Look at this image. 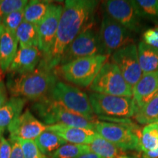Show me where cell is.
Returning <instances> with one entry per match:
<instances>
[{"label": "cell", "instance_id": "cell-1", "mask_svg": "<svg viewBox=\"0 0 158 158\" xmlns=\"http://www.w3.org/2000/svg\"><path fill=\"white\" fill-rule=\"evenodd\" d=\"M99 3L95 0L64 2L54 42L37 68L53 71L59 66L66 48L94 18Z\"/></svg>", "mask_w": 158, "mask_h": 158}, {"label": "cell", "instance_id": "cell-2", "mask_svg": "<svg viewBox=\"0 0 158 158\" xmlns=\"http://www.w3.org/2000/svg\"><path fill=\"white\" fill-rule=\"evenodd\" d=\"M59 80L54 70L47 71L37 68L29 73H8L5 84L12 97L34 102L47 98Z\"/></svg>", "mask_w": 158, "mask_h": 158}, {"label": "cell", "instance_id": "cell-3", "mask_svg": "<svg viewBox=\"0 0 158 158\" xmlns=\"http://www.w3.org/2000/svg\"><path fill=\"white\" fill-rule=\"evenodd\" d=\"M108 59L109 56L107 55L84 57L59 65L54 72L58 78H62L64 82L86 88L90 86Z\"/></svg>", "mask_w": 158, "mask_h": 158}, {"label": "cell", "instance_id": "cell-4", "mask_svg": "<svg viewBox=\"0 0 158 158\" xmlns=\"http://www.w3.org/2000/svg\"><path fill=\"white\" fill-rule=\"evenodd\" d=\"M31 110L45 125L64 124L94 130L96 121H90L47 97L31 105Z\"/></svg>", "mask_w": 158, "mask_h": 158}, {"label": "cell", "instance_id": "cell-5", "mask_svg": "<svg viewBox=\"0 0 158 158\" xmlns=\"http://www.w3.org/2000/svg\"><path fill=\"white\" fill-rule=\"evenodd\" d=\"M48 97L86 119L97 121L88 94L74 85L59 80Z\"/></svg>", "mask_w": 158, "mask_h": 158}, {"label": "cell", "instance_id": "cell-6", "mask_svg": "<svg viewBox=\"0 0 158 158\" xmlns=\"http://www.w3.org/2000/svg\"><path fill=\"white\" fill-rule=\"evenodd\" d=\"M98 30L94 18L66 48L59 66L84 57L105 55L99 40Z\"/></svg>", "mask_w": 158, "mask_h": 158}, {"label": "cell", "instance_id": "cell-7", "mask_svg": "<svg viewBox=\"0 0 158 158\" xmlns=\"http://www.w3.org/2000/svg\"><path fill=\"white\" fill-rule=\"evenodd\" d=\"M88 96L94 114L100 118L134 117L137 112L133 98L94 92Z\"/></svg>", "mask_w": 158, "mask_h": 158}, {"label": "cell", "instance_id": "cell-8", "mask_svg": "<svg viewBox=\"0 0 158 158\" xmlns=\"http://www.w3.org/2000/svg\"><path fill=\"white\" fill-rule=\"evenodd\" d=\"M89 89L94 93L133 98V87L126 81L119 69L109 60L100 69Z\"/></svg>", "mask_w": 158, "mask_h": 158}, {"label": "cell", "instance_id": "cell-9", "mask_svg": "<svg viewBox=\"0 0 158 158\" xmlns=\"http://www.w3.org/2000/svg\"><path fill=\"white\" fill-rule=\"evenodd\" d=\"M94 130L122 151H140L141 131L138 132L134 126L96 121Z\"/></svg>", "mask_w": 158, "mask_h": 158}, {"label": "cell", "instance_id": "cell-10", "mask_svg": "<svg viewBox=\"0 0 158 158\" xmlns=\"http://www.w3.org/2000/svg\"><path fill=\"white\" fill-rule=\"evenodd\" d=\"M98 35L103 54L109 56L118 49L135 43L133 33L104 12L99 27Z\"/></svg>", "mask_w": 158, "mask_h": 158}, {"label": "cell", "instance_id": "cell-11", "mask_svg": "<svg viewBox=\"0 0 158 158\" xmlns=\"http://www.w3.org/2000/svg\"><path fill=\"white\" fill-rule=\"evenodd\" d=\"M102 8L104 13L133 34L140 33L143 29V19L138 14L131 1H104L102 3Z\"/></svg>", "mask_w": 158, "mask_h": 158}, {"label": "cell", "instance_id": "cell-12", "mask_svg": "<svg viewBox=\"0 0 158 158\" xmlns=\"http://www.w3.org/2000/svg\"><path fill=\"white\" fill-rule=\"evenodd\" d=\"M110 62L119 69L122 76L132 87L143 76L138 59L137 45L130 43L118 49L109 56Z\"/></svg>", "mask_w": 158, "mask_h": 158}, {"label": "cell", "instance_id": "cell-13", "mask_svg": "<svg viewBox=\"0 0 158 158\" xmlns=\"http://www.w3.org/2000/svg\"><path fill=\"white\" fill-rule=\"evenodd\" d=\"M63 7L62 4L51 2L45 17L37 25L38 48L42 57L48 52L54 42Z\"/></svg>", "mask_w": 158, "mask_h": 158}, {"label": "cell", "instance_id": "cell-14", "mask_svg": "<svg viewBox=\"0 0 158 158\" xmlns=\"http://www.w3.org/2000/svg\"><path fill=\"white\" fill-rule=\"evenodd\" d=\"M7 130L10 134V137L35 141L47 130V125L39 120L30 110L27 109L12 122Z\"/></svg>", "mask_w": 158, "mask_h": 158}, {"label": "cell", "instance_id": "cell-15", "mask_svg": "<svg viewBox=\"0 0 158 158\" xmlns=\"http://www.w3.org/2000/svg\"><path fill=\"white\" fill-rule=\"evenodd\" d=\"M157 96H158V70L143 74L133 86V98L137 111Z\"/></svg>", "mask_w": 158, "mask_h": 158}, {"label": "cell", "instance_id": "cell-16", "mask_svg": "<svg viewBox=\"0 0 158 158\" xmlns=\"http://www.w3.org/2000/svg\"><path fill=\"white\" fill-rule=\"evenodd\" d=\"M42 59V53L38 46L19 48L7 73L25 74L33 72Z\"/></svg>", "mask_w": 158, "mask_h": 158}, {"label": "cell", "instance_id": "cell-17", "mask_svg": "<svg viewBox=\"0 0 158 158\" xmlns=\"http://www.w3.org/2000/svg\"><path fill=\"white\" fill-rule=\"evenodd\" d=\"M47 130L56 133L66 143L81 145H89L98 135L94 130L60 124L47 125Z\"/></svg>", "mask_w": 158, "mask_h": 158}, {"label": "cell", "instance_id": "cell-18", "mask_svg": "<svg viewBox=\"0 0 158 158\" xmlns=\"http://www.w3.org/2000/svg\"><path fill=\"white\" fill-rule=\"evenodd\" d=\"M15 35L3 27L0 37V70L7 72L18 51Z\"/></svg>", "mask_w": 158, "mask_h": 158}, {"label": "cell", "instance_id": "cell-19", "mask_svg": "<svg viewBox=\"0 0 158 158\" xmlns=\"http://www.w3.org/2000/svg\"><path fill=\"white\" fill-rule=\"evenodd\" d=\"M27 102L26 99L11 97L0 108V138L12 122L22 114Z\"/></svg>", "mask_w": 158, "mask_h": 158}, {"label": "cell", "instance_id": "cell-20", "mask_svg": "<svg viewBox=\"0 0 158 158\" xmlns=\"http://www.w3.org/2000/svg\"><path fill=\"white\" fill-rule=\"evenodd\" d=\"M137 48L143 75L158 70V49L150 47L142 41L138 43Z\"/></svg>", "mask_w": 158, "mask_h": 158}, {"label": "cell", "instance_id": "cell-21", "mask_svg": "<svg viewBox=\"0 0 158 158\" xmlns=\"http://www.w3.org/2000/svg\"><path fill=\"white\" fill-rule=\"evenodd\" d=\"M19 48L38 46L37 26L23 21L15 32Z\"/></svg>", "mask_w": 158, "mask_h": 158}, {"label": "cell", "instance_id": "cell-22", "mask_svg": "<svg viewBox=\"0 0 158 158\" xmlns=\"http://www.w3.org/2000/svg\"><path fill=\"white\" fill-rule=\"evenodd\" d=\"M40 151L45 156H51L59 148L66 143L62 138L53 132L45 130L35 140Z\"/></svg>", "mask_w": 158, "mask_h": 158}, {"label": "cell", "instance_id": "cell-23", "mask_svg": "<svg viewBox=\"0 0 158 158\" xmlns=\"http://www.w3.org/2000/svg\"><path fill=\"white\" fill-rule=\"evenodd\" d=\"M51 3L50 1H29L24 7L23 21L37 26L45 17Z\"/></svg>", "mask_w": 158, "mask_h": 158}, {"label": "cell", "instance_id": "cell-24", "mask_svg": "<svg viewBox=\"0 0 158 158\" xmlns=\"http://www.w3.org/2000/svg\"><path fill=\"white\" fill-rule=\"evenodd\" d=\"M89 147L92 152L102 158H119L124 155L123 151L98 134Z\"/></svg>", "mask_w": 158, "mask_h": 158}, {"label": "cell", "instance_id": "cell-25", "mask_svg": "<svg viewBox=\"0 0 158 158\" xmlns=\"http://www.w3.org/2000/svg\"><path fill=\"white\" fill-rule=\"evenodd\" d=\"M140 151L142 152L155 151L158 148V123L144 126L139 135Z\"/></svg>", "mask_w": 158, "mask_h": 158}, {"label": "cell", "instance_id": "cell-26", "mask_svg": "<svg viewBox=\"0 0 158 158\" xmlns=\"http://www.w3.org/2000/svg\"><path fill=\"white\" fill-rule=\"evenodd\" d=\"M134 117L138 123L143 125L158 123V96L138 110Z\"/></svg>", "mask_w": 158, "mask_h": 158}, {"label": "cell", "instance_id": "cell-27", "mask_svg": "<svg viewBox=\"0 0 158 158\" xmlns=\"http://www.w3.org/2000/svg\"><path fill=\"white\" fill-rule=\"evenodd\" d=\"M131 2L142 19L157 22L158 0H135Z\"/></svg>", "mask_w": 158, "mask_h": 158}, {"label": "cell", "instance_id": "cell-28", "mask_svg": "<svg viewBox=\"0 0 158 158\" xmlns=\"http://www.w3.org/2000/svg\"><path fill=\"white\" fill-rule=\"evenodd\" d=\"M89 152H91L89 145L66 143L51 155L50 158H78Z\"/></svg>", "mask_w": 158, "mask_h": 158}, {"label": "cell", "instance_id": "cell-29", "mask_svg": "<svg viewBox=\"0 0 158 158\" xmlns=\"http://www.w3.org/2000/svg\"><path fill=\"white\" fill-rule=\"evenodd\" d=\"M24 19V8L18 10L7 15L2 20V24L4 28L15 35L18 28Z\"/></svg>", "mask_w": 158, "mask_h": 158}, {"label": "cell", "instance_id": "cell-30", "mask_svg": "<svg viewBox=\"0 0 158 158\" xmlns=\"http://www.w3.org/2000/svg\"><path fill=\"white\" fill-rule=\"evenodd\" d=\"M28 2L27 0H0V21L13 12L24 8Z\"/></svg>", "mask_w": 158, "mask_h": 158}, {"label": "cell", "instance_id": "cell-31", "mask_svg": "<svg viewBox=\"0 0 158 158\" xmlns=\"http://www.w3.org/2000/svg\"><path fill=\"white\" fill-rule=\"evenodd\" d=\"M24 158H48L41 152L35 141H26L19 139Z\"/></svg>", "mask_w": 158, "mask_h": 158}, {"label": "cell", "instance_id": "cell-32", "mask_svg": "<svg viewBox=\"0 0 158 158\" xmlns=\"http://www.w3.org/2000/svg\"><path fill=\"white\" fill-rule=\"evenodd\" d=\"M141 39L146 45L158 49V26L144 31L141 35Z\"/></svg>", "mask_w": 158, "mask_h": 158}, {"label": "cell", "instance_id": "cell-33", "mask_svg": "<svg viewBox=\"0 0 158 158\" xmlns=\"http://www.w3.org/2000/svg\"><path fill=\"white\" fill-rule=\"evenodd\" d=\"M12 146L10 141L5 137L0 138V158H10Z\"/></svg>", "mask_w": 158, "mask_h": 158}, {"label": "cell", "instance_id": "cell-34", "mask_svg": "<svg viewBox=\"0 0 158 158\" xmlns=\"http://www.w3.org/2000/svg\"><path fill=\"white\" fill-rule=\"evenodd\" d=\"M9 141L12 146L10 158H24L19 139L15 138L10 137Z\"/></svg>", "mask_w": 158, "mask_h": 158}, {"label": "cell", "instance_id": "cell-35", "mask_svg": "<svg viewBox=\"0 0 158 158\" xmlns=\"http://www.w3.org/2000/svg\"><path fill=\"white\" fill-rule=\"evenodd\" d=\"M8 98V91L3 80L0 78V108L7 102Z\"/></svg>", "mask_w": 158, "mask_h": 158}, {"label": "cell", "instance_id": "cell-36", "mask_svg": "<svg viewBox=\"0 0 158 158\" xmlns=\"http://www.w3.org/2000/svg\"><path fill=\"white\" fill-rule=\"evenodd\" d=\"M78 158H102V157L91 152L82 155L81 156H80V157H78Z\"/></svg>", "mask_w": 158, "mask_h": 158}, {"label": "cell", "instance_id": "cell-37", "mask_svg": "<svg viewBox=\"0 0 158 158\" xmlns=\"http://www.w3.org/2000/svg\"><path fill=\"white\" fill-rule=\"evenodd\" d=\"M119 158H136L135 157H132V156H129V155H123L121 156Z\"/></svg>", "mask_w": 158, "mask_h": 158}, {"label": "cell", "instance_id": "cell-38", "mask_svg": "<svg viewBox=\"0 0 158 158\" xmlns=\"http://www.w3.org/2000/svg\"><path fill=\"white\" fill-rule=\"evenodd\" d=\"M2 22L0 21V37H1V33H2Z\"/></svg>", "mask_w": 158, "mask_h": 158}, {"label": "cell", "instance_id": "cell-39", "mask_svg": "<svg viewBox=\"0 0 158 158\" xmlns=\"http://www.w3.org/2000/svg\"><path fill=\"white\" fill-rule=\"evenodd\" d=\"M140 158H143V157H140Z\"/></svg>", "mask_w": 158, "mask_h": 158}]
</instances>
